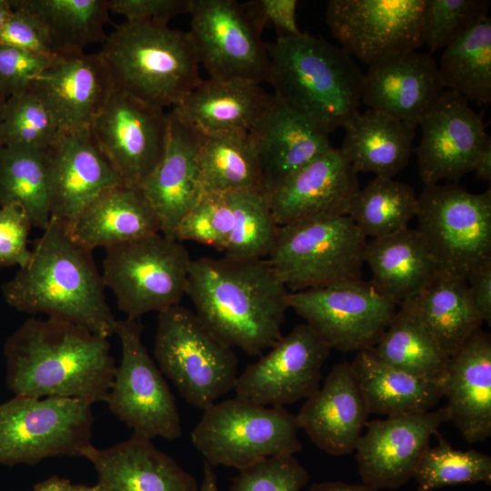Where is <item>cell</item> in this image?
Instances as JSON below:
<instances>
[{"label": "cell", "instance_id": "obj_50", "mask_svg": "<svg viewBox=\"0 0 491 491\" xmlns=\"http://www.w3.org/2000/svg\"><path fill=\"white\" fill-rule=\"evenodd\" d=\"M109 12L124 15L127 22L163 23L189 14L192 0H108Z\"/></svg>", "mask_w": 491, "mask_h": 491}, {"label": "cell", "instance_id": "obj_1", "mask_svg": "<svg viewBox=\"0 0 491 491\" xmlns=\"http://www.w3.org/2000/svg\"><path fill=\"white\" fill-rule=\"evenodd\" d=\"M106 337L70 321L26 319L6 339V384L14 396L106 402L116 366Z\"/></svg>", "mask_w": 491, "mask_h": 491}, {"label": "cell", "instance_id": "obj_27", "mask_svg": "<svg viewBox=\"0 0 491 491\" xmlns=\"http://www.w3.org/2000/svg\"><path fill=\"white\" fill-rule=\"evenodd\" d=\"M83 457L97 475L101 491H197L196 480L152 440L133 434L107 448L90 446Z\"/></svg>", "mask_w": 491, "mask_h": 491}, {"label": "cell", "instance_id": "obj_7", "mask_svg": "<svg viewBox=\"0 0 491 491\" xmlns=\"http://www.w3.org/2000/svg\"><path fill=\"white\" fill-rule=\"evenodd\" d=\"M154 356L162 374L197 408L235 388L238 359L233 348L180 304L158 313Z\"/></svg>", "mask_w": 491, "mask_h": 491}, {"label": "cell", "instance_id": "obj_22", "mask_svg": "<svg viewBox=\"0 0 491 491\" xmlns=\"http://www.w3.org/2000/svg\"><path fill=\"white\" fill-rule=\"evenodd\" d=\"M444 91L432 54L412 50L369 65L364 74L361 101L369 109L417 127Z\"/></svg>", "mask_w": 491, "mask_h": 491}, {"label": "cell", "instance_id": "obj_45", "mask_svg": "<svg viewBox=\"0 0 491 491\" xmlns=\"http://www.w3.org/2000/svg\"><path fill=\"white\" fill-rule=\"evenodd\" d=\"M234 215L227 194L205 193L182 219L175 239L192 241L224 251L233 229Z\"/></svg>", "mask_w": 491, "mask_h": 491}, {"label": "cell", "instance_id": "obj_23", "mask_svg": "<svg viewBox=\"0 0 491 491\" xmlns=\"http://www.w3.org/2000/svg\"><path fill=\"white\" fill-rule=\"evenodd\" d=\"M32 89L60 131L90 128L115 89L99 53L59 57L35 81Z\"/></svg>", "mask_w": 491, "mask_h": 491}, {"label": "cell", "instance_id": "obj_32", "mask_svg": "<svg viewBox=\"0 0 491 491\" xmlns=\"http://www.w3.org/2000/svg\"><path fill=\"white\" fill-rule=\"evenodd\" d=\"M340 149L356 174L394 177L408 164L416 127L382 112H356L343 126Z\"/></svg>", "mask_w": 491, "mask_h": 491}, {"label": "cell", "instance_id": "obj_6", "mask_svg": "<svg viewBox=\"0 0 491 491\" xmlns=\"http://www.w3.org/2000/svg\"><path fill=\"white\" fill-rule=\"evenodd\" d=\"M366 236L347 215L279 226L266 257L289 292L362 281Z\"/></svg>", "mask_w": 491, "mask_h": 491}, {"label": "cell", "instance_id": "obj_13", "mask_svg": "<svg viewBox=\"0 0 491 491\" xmlns=\"http://www.w3.org/2000/svg\"><path fill=\"white\" fill-rule=\"evenodd\" d=\"M188 32L209 78L260 85L269 70L267 44L243 4L192 0Z\"/></svg>", "mask_w": 491, "mask_h": 491}, {"label": "cell", "instance_id": "obj_40", "mask_svg": "<svg viewBox=\"0 0 491 491\" xmlns=\"http://www.w3.org/2000/svg\"><path fill=\"white\" fill-rule=\"evenodd\" d=\"M417 207L418 196L411 185L393 177L376 176L358 190L347 215L373 239L407 228Z\"/></svg>", "mask_w": 491, "mask_h": 491}, {"label": "cell", "instance_id": "obj_33", "mask_svg": "<svg viewBox=\"0 0 491 491\" xmlns=\"http://www.w3.org/2000/svg\"><path fill=\"white\" fill-rule=\"evenodd\" d=\"M369 414L398 416L432 410L443 397V386L388 366L367 350L350 362Z\"/></svg>", "mask_w": 491, "mask_h": 491}, {"label": "cell", "instance_id": "obj_15", "mask_svg": "<svg viewBox=\"0 0 491 491\" xmlns=\"http://www.w3.org/2000/svg\"><path fill=\"white\" fill-rule=\"evenodd\" d=\"M425 0H329L326 23L351 56L366 65L424 44Z\"/></svg>", "mask_w": 491, "mask_h": 491}, {"label": "cell", "instance_id": "obj_2", "mask_svg": "<svg viewBox=\"0 0 491 491\" xmlns=\"http://www.w3.org/2000/svg\"><path fill=\"white\" fill-rule=\"evenodd\" d=\"M288 294L266 258L192 259L185 288L201 322L250 356L281 338Z\"/></svg>", "mask_w": 491, "mask_h": 491}, {"label": "cell", "instance_id": "obj_44", "mask_svg": "<svg viewBox=\"0 0 491 491\" xmlns=\"http://www.w3.org/2000/svg\"><path fill=\"white\" fill-rule=\"evenodd\" d=\"M488 0H425L423 37L430 54L487 17Z\"/></svg>", "mask_w": 491, "mask_h": 491}, {"label": "cell", "instance_id": "obj_51", "mask_svg": "<svg viewBox=\"0 0 491 491\" xmlns=\"http://www.w3.org/2000/svg\"><path fill=\"white\" fill-rule=\"evenodd\" d=\"M297 4L296 0H254L243 5L262 31L270 24L277 36H296L304 33L296 22Z\"/></svg>", "mask_w": 491, "mask_h": 491}, {"label": "cell", "instance_id": "obj_46", "mask_svg": "<svg viewBox=\"0 0 491 491\" xmlns=\"http://www.w3.org/2000/svg\"><path fill=\"white\" fill-rule=\"evenodd\" d=\"M308 480L306 469L294 455L278 456L239 470L229 491H302Z\"/></svg>", "mask_w": 491, "mask_h": 491}, {"label": "cell", "instance_id": "obj_54", "mask_svg": "<svg viewBox=\"0 0 491 491\" xmlns=\"http://www.w3.org/2000/svg\"><path fill=\"white\" fill-rule=\"evenodd\" d=\"M476 177L482 181H491V140L485 145L478 155L473 170Z\"/></svg>", "mask_w": 491, "mask_h": 491}, {"label": "cell", "instance_id": "obj_47", "mask_svg": "<svg viewBox=\"0 0 491 491\" xmlns=\"http://www.w3.org/2000/svg\"><path fill=\"white\" fill-rule=\"evenodd\" d=\"M57 59L0 43V92L7 98L30 90Z\"/></svg>", "mask_w": 491, "mask_h": 491}, {"label": "cell", "instance_id": "obj_34", "mask_svg": "<svg viewBox=\"0 0 491 491\" xmlns=\"http://www.w3.org/2000/svg\"><path fill=\"white\" fill-rule=\"evenodd\" d=\"M405 302L449 358L484 322L471 298L466 279L445 272L439 271L415 298Z\"/></svg>", "mask_w": 491, "mask_h": 491}, {"label": "cell", "instance_id": "obj_17", "mask_svg": "<svg viewBox=\"0 0 491 491\" xmlns=\"http://www.w3.org/2000/svg\"><path fill=\"white\" fill-rule=\"evenodd\" d=\"M329 353L308 325H297L237 376L236 396L266 406L307 399L320 387Z\"/></svg>", "mask_w": 491, "mask_h": 491}, {"label": "cell", "instance_id": "obj_20", "mask_svg": "<svg viewBox=\"0 0 491 491\" xmlns=\"http://www.w3.org/2000/svg\"><path fill=\"white\" fill-rule=\"evenodd\" d=\"M360 189L357 174L340 148L301 168L265 195L279 226L347 215Z\"/></svg>", "mask_w": 491, "mask_h": 491}, {"label": "cell", "instance_id": "obj_36", "mask_svg": "<svg viewBox=\"0 0 491 491\" xmlns=\"http://www.w3.org/2000/svg\"><path fill=\"white\" fill-rule=\"evenodd\" d=\"M369 350L388 366L440 383L449 360L407 302L399 305L391 322Z\"/></svg>", "mask_w": 491, "mask_h": 491}, {"label": "cell", "instance_id": "obj_18", "mask_svg": "<svg viewBox=\"0 0 491 491\" xmlns=\"http://www.w3.org/2000/svg\"><path fill=\"white\" fill-rule=\"evenodd\" d=\"M416 147L419 175L425 185L443 179L458 181L491 140L483 115L460 95L445 90L435 106L420 120Z\"/></svg>", "mask_w": 491, "mask_h": 491}, {"label": "cell", "instance_id": "obj_19", "mask_svg": "<svg viewBox=\"0 0 491 491\" xmlns=\"http://www.w3.org/2000/svg\"><path fill=\"white\" fill-rule=\"evenodd\" d=\"M449 421L446 406L425 413L367 422L355 451L363 484L398 488L413 478L438 427Z\"/></svg>", "mask_w": 491, "mask_h": 491}, {"label": "cell", "instance_id": "obj_11", "mask_svg": "<svg viewBox=\"0 0 491 491\" xmlns=\"http://www.w3.org/2000/svg\"><path fill=\"white\" fill-rule=\"evenodd\" d=\"M417 231L439 271L466 279L491 262V190L471 193L456 184L425 185Z\"/></svg>", "mask_w": 491, "mask_h": 491}, {"label": "cell", "instance_id": "obj_8", "mask_svg": "<svg viewBox=\"0 0 491 491\" xmlns=\"http://www.w3.org/2000/svg\"><path fill=\"white\" fill-rule=\"evenodd\" d=\"M299 429L296 415L284 406H261L235 396L205 408L191 440L212 466L242 470L269 457L299 452Z\"/></svg>", "mask_w": 491, "mask_h": 491}, {"label": "cell", "instance_id": "obj_21", "mask_svg": "<svg viewBox=\"0 0 491 491\" xmlns=\"http://www.w3.org/2000/svg\"><path fill=\"white\" fill-rule=\"evenodd\" d=\"M46 155L51 217L65 225L104 191L124 184L90 128L61 131Z\"/></svg>", "mask_w": 491, "mask_h": 491}, {"label": "cell", "instance_id": "obj_29", "mask_svg": "<svg viewBox=\"0 0 491 491\" xmlns=\"http://www.w3.org/2000/svg\"><path fill=\"white\" fill-rule=\"evenodd\" d=\"M65 226L70 236L91 252L161 233L140 186L125 184L104 191Z\"/></svg>", "mask_w": 491, "mask_h": 491}, {"label": "cell", "instance_id": "obj_26", "mask_svg": "<svg viewBox=\"0 0 491 491\" xmlns=\"http://www.w3.org/2000/svg\"><path fill=\"white\" fill-rule=\"evenodd\" d=\"M369 415L351 364L343 361L306 399L296 416L300 429L319 449L339 456L355 451Z\"/></svg>", "mask_w": 491, "mask_h": 491}, {"label": "cell", "instance_id": "obj_28", "mask_svg": "<svg viewBox=\"0 0 491 491\" xmlns=\"http://www.w3.org/2000/svg\"><path fill=\"white\" fill-rule=\"evenodd\" d=\"M449 421L469 443L491 436V338L479 329L449 358L442 383Z\"/></svg>", "mask_w": 491, "mask_h": 491}, {"label": "cell", "instance_id": "obj_31", "mask_svg": "<svg viewBox=\"0 0 491 491\" xmlns=\"http://www.w3.org/2000/svg\"><path fill=\"white\" fill-rule=\"evenodd\" d=\"M371 284L397 306L415 298L437 275V263L417 229L405 228L366 243Z\"/></svg>", "mask_w": 491, "mask_h": 491}, {"label": "cell", "instance_id": "obj_38", "mask_svg": "<svg viewBox=\"0 0 491 491\" xmlns=\"http://www.w3.org/2000/svg\"><path fill=\"white\" fill-rule=\"evenodd\" d=\"M445 88L475 102L491 104V20L485 18L444 48L438 65Z\"/></svg>", "mask_w": 491, "mask_h": 491}, {"label": "cell", "instance_id": "obj_9", "mask_svg": "<svg viewBox=\"0 0 491 491\" xmlns=\"http://www.w3.org/2000/svg\"><path fill=\"white\" fill-rule=\"evenodd\" d=\"M191 261L178 240L158 233L106 247L102 276L126 318L138 319L180 304Z\"/></svg>", "mask_w": 491, "mask_h": 491}, {"label": "cell", "instance_id": "obj_25", "mask_svg": "<svg viewBox=\"0 0 491 491\" xmlns=\"http://www.w3.org/2000/svg\"><path fill=\"white\" fill-rule=\"evenodd\" d=\"M165 155L140 185L154 209L161 234L175 238L182 219L205 195L198 162L201 134L171 112Z\"/></svg>", "mask_w": 491, "mask_h": 491}, {"label": "cell", "instance_id": "obj_37", "mask_svg": "<svg viewBox=\"0 0 491 491\" xmlns=\"http://www.w3.org/2000/svg\"><path fill=\"white\" fill-rule=\"evenodd\" d=\"M34 15L46 28L61 56L79 54L104 43L109 21L108 0H10Z\"/></svg>", "mask_w": 491, "mask_h": 491}, {"label": "cell", "instance_id": "obj_43", "mask_svg": "<svg viewBox=\"0 0 491 491\" xmlns=\"http://www.w3.org/2000/svg\"><path fill=\"white\" fill-rule=\"evenodd\" d=\"M60 132L53 115L32 88L7 97L0 125V146L22 145L45 151Z\"/></svg>", "mask_w": 491, "mask_h": 491}, {"label": "cell", "instance_id": "obj_56", "mask_svg": "<svg viewBox=\"0 0 491 491\" xmlns=\"http://www.w3.org/2000/svg\"><path fill=\"white\" fill-rule=\"evenodd\" d=\"M197 491H219L213 466L207 462H205L202 483Z\"/></svg>", "mask_w": 491, "mask_h": 491}, {"label": "cell", "instance_id": "obj_30", "mask_svg": "<svg viewBox=\"0 0 491 491\" xmlns=\"http://www.w3.org/2000/svg\"><path fill=\"white\" fill-rule=\"evenodd\" d=\"M272 99L257 84L208 78L171 113L201 134L249 132Z\"/></svg>", "mask_w": 491, "mask_h": 491}, {"label": "cell", "instance_id": "obj_55", "mask_svg": "<svg viewBox=\"0 0 491 491\" xmlns=\"http://www.w3.org/2000/svg\"><path fill=\"white\" fill-rule=\"evenodd\" d=\"M72 485L67 478L53 476L35 485L31 491H71Z\"/></svg>", "mask_w": 491, "mask_h": 491}, {"label": "cell", "instance_id": "obj_39", "mask_svg": "<svg viewBox=\"0 0 491 491\" xmlns=\"http://www.w3.org/2000/svg\"><path fill=\"white\" fill-rule=\"evenodd\" d=\"M14 203L23 205L34 226L43 231L48 226L51 213L46 150L0 146V207Z\"/></svg>", "mask_w": 491, "mask_h": 491}, {"label": "cell", "instance_id": "obj_53", "mask_svg": "<svg viewBox=\"0 0 491 491\" xmlns=\"http://www.w3.org/2000/svg\"><path fill=\"white\" fill-rule=\"evenodd\" d=\"M308 491H378L366 484L356 485L340 481H325L314 483Z\"/></svg>", "mask_w": 491, "mask_h": 491}, {"label": "cell", "instance_id": "obj_12", "mask_svg": "<svg viewBox=\"0 0 491 491\" xmlns=\"http://www.w3.org/2000/svg\"><path fill=\"white\" fill-rule=\"evenodd\" d=\"M138 319L116 320L115 335L121 344L106 403L109 410L133 430L153 439L175 440L182 436L177 405L162 372L142 341Z\"/></svg>", "mask_w": 491, "mask_h": 491}, {"label": "cell", "instance_id": "obj_58", "mask_svg": "<svg viewBox=\"0 0 491 491\" xmlns=\"http://www.w3.org/2000/svg\"><path fill=\"white\" fill-rule=\"evenodd\" d=\"M71 491H101L97 484L93 486H86L82 484L72 485Z\"/></svg>", "mask_w": 491, "mask_h": 491}, {"label": "cell", "instance_id": "obj_48", "mask_svg": "<svg viewBox=\"0 0 491 491\" xmlns=\"http://www.w3.org/2000/svg\"><path fill=\"white\" fill-rule=\"evenodd\" d=\"M12 8L0 33L1 44L49 58L62 57L46 28L34 15L19 7Z\"/></svg>", "mask_w": 491, "mask_h": 491}, {"label": "cell", "instance_id": "obj_3", "mask_svg": "<svg viewBox=\"0 0 491 491\" xmlns=\"http://www.w3.org/2000/svg\"><path fill=\"white\" fill-rule=\"evenodd\" d=\"M92 252L78 245L64 222L51 217L27 265L2 286L6 304L19 312L45 314L108 338L115 319Z\"/></svg>", "mask_w": 491, "mask_h": 491}, {"label": "cell", "instance_id": "obj_59", "mask_svg": "<svg viewBox=\"0 0 491 491\" xmlns=\"http://www.w3.org/2000/svg\"><path fill=\"white\" fill-rule=\"evenodd\" d=\"M6 99L7 98L0 92V125H1L3 111H4Z\"/></svg>", "mask_w": 491, "mask_h": 491}, {"label": "cell", "instance_id": "obj_14", "mask_svg": "<svg viewBox=\"0 0 491 491\" xmlns=\"http://www.w3.org/2000/svg\"><path fill=\"white\" fill-rule=\"evenodd\" d=\"M287 303L330 350L343 352L372 348L397 306L371 282L363 280L289 292Z\"/></svg>", "mask_w": 491, "mask_h": 491}, {"label": "cell", "instance_id": "obj_49", "mask_svg": "<svg viewBox=\"0 0 491 491\" xmlns=\"http://www.w3.org/2000/svg\"><path fill=\"white\" fill-rule=\"evenodd\" d=\"M32 221L20 204L0 207V266L24 267L29 262L31 251L27 239Z\"/></svg>", "mask_w": 491, "mask_h": 491}, {"label": "cell", "instance_id": "obj_16", "mask_svg": "<svg viewBox=\"0 0 491 491\" xmlns=\"http://www.w3.org/2000/svg\"><path fill=\"white\" fill-rule=\"evenodd\" d=\"M169 115L163 108L115 87L90 130L100 150L127 185L140 186L161 162Z\"/></svg>", "mask_w": 491, "mask_h": 491}, {"label": "cell", "instance_id": "obj_4", "mask_svg": "<svg viewBox=\"0 0 491 491\" xmlns=\"http://www.w3.org/2000/svg\"><path fill=\"white\" fill-rule=\"evenodd\" d=\"M266 82L276 97L330 134L356 113L364 74L344 49L303 33L267 44Z\"/></svg>", "mask_w": 491, "mask_h": 491}, {"label": "cell", "instance_id": "obj_10", "mask_svg": "<svg viewBox=\"0 0 491 491\" xmlns=\"http://www.w3.org/2000/svg\"><path fill=\"white\" fill-rule=\"evenodd\" d=\"M91 406L74 398L19 396L0 403V465L83 457L93 445Z\"/></svg>", "mask_w": 491, "mask_h": 491}, {"label": "cell", "instance_id": "obj_35", "mask_svg": "<svg viewBox=\"0 0 491 491\" xmlns=\"http://www.w3.org/2000/svg\"><path fill=\"white\" fill-rule=\"evenodd\" d=\"M198 162L205 193H263L261 165L249 132L201 134Z\"/></svg>", "mask_w": 491, "mask_h": 491}, {"label": "cell", "instance_id": "obj_42", "mask_svg": "<svg viewBox=\"0 0 491 491\" xmlns=\"http://www.w3.org/2000/svg\"><path fill=\"white\" fill-rule=\"evenodd\" d=\"M435 436L437 446L427 447L413 476L417 491H435L460 484L491 485L489 456L475 449H456L438 432Z\"/></svg>", "mask_w": 491, "mask_h": 491}, {"label": "cell", "instance_id": "obj_57", "mask_svg": "<svg viewBox=\"0 0 491 491\" xmlns=\"http://www.w3.org/2000/svg\"><path fill=\"white\" fill-rule=\"evenodd\" d=\"M13 11L10 0H0V33L3 26Z\"/></svg>", "mask_w": 491, "mask_h": 491}, {"label": "cell", "instance_id": "obj_52", "mask_svg": "<svg viewBox=\"0 0 491 491\" xmlns=\"http://www.w3.org/2000/svg\"><path fill=\"white\" fill-rule=\"evenodd\" d=\"M471 298L484 322L491 324V262L472 272L466 278Z\"/></svg>", "mask_w": 491, "mask_h": 491}, {"label": "cell", "instance_id": "obj_41", "mask_svg": "<svg viewBox=\"0 0 491 491\" xmlns=\"http://www.w3.org/2000/svg\"><path fill=\"white\" fill-rule=\"evenodd\" d=\"M234 225L225 256L234 259L266 258L279 230L265 195L260 191L227 194Z\"/></svg>", "mask_w": 491, "mask_h": 491}, {"label": "cell", "instance_id": "obj_5", "mask_svg": "<svg viewBox=\"0 0 491 491\" xmlns=\"http://www.w3.org/2000/svg\"><path fill=\"white\" fill-rule=\"evenodd\" d=\"M117 89L152 105L180 103L201 81L188 32L163 23L124 22L98 52Z\"/></svg>", "mask_w": 491, "mask_h": 491}, {"label": "cell", "instance_id": "obj_24", "mask_svg": "<svg viewBox=\"0 0 491 491\" xmlns=\"http://www.w3.org/2000/svg\"><path fill=\"white\" fill-rule=\"evenodd\" d=\"M249 135L261 165L264 194L334 147L328 133L275 95Z\"/></svg>", "mask_w": 491, "mask_h": 491}]
</instances>
